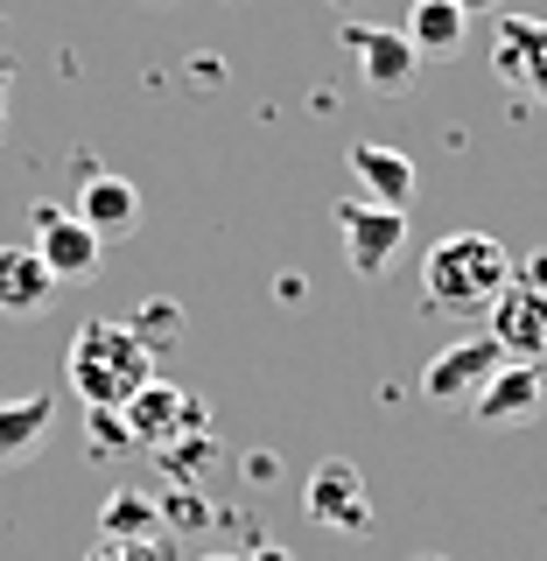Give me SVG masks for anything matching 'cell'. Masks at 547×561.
<instances>
[{
	"label": "cell",
	"mask_w": 547,
	"mask_h": 561,
	"mask_svg": "<svg viewBox=\"0 0 547 561\" xmlns=\"http://www.w3.org/2000/svg\"><path fill=\"white\" fill-rule=\"evenodd\" d=\"M513 288V253L491 232H449L421 253V302L435 316H491Z\"/></svg>",
	"instance_id": "obj_1"
},
{
	"label": "cell",
	"mask_w": 547,
	"mask_h": 561,
	"mask_svg": "<svg viewBox=\"0 0 547 561\" xmlns=\"http://www.w3.org/2000/svg\"><path fill=\"white\" fill-rule=\"evenodd\" d=\"M64 379H70V393H78L84 408H113L119 414L140 386H155V351L134 337V323L92 316V323H78V337L64 351Z\"/></svg>",
	"instance_id": "obj_2"
},
{
	"label": "cell",
	"mask_w": 547,
	"mask_h": 561,
	"mask_svg": "<svg viewBox=\"0 0 547 561\" xmlns=\"http://www.w3.org/2000/svg\"><path fill=\"white\" fill-rule=\"evenodd\" d=\"M499 365H505L499 337H456L421 365V400H429V408H470V400L499 379Z\"/></svg>",
	"instance_id": "obj_3"
},
{
	"label": "cell",
	"mask_w": 547,
	"mask_h": 561,
	"mask_svg": "<svg viewBox=\"0 0 547 561\" xmlns=\"http://www.w3.org/2000/svg\"><path fill=\"white\" fill-rule=\"evenodd\" d=\"M338 239H344L351 274H358V280H379V274L400 260V245H408V210L344 197V204H338Z\"/></svg>",
	"instance_id": "obj_4"
},
{
	"label": "cell",
	"mask_w": 547,
	"mask_h": 561,
	"mask_svg": "<svg viewBox=\"0 0 547 561\" xmlns=\"http://www.w3.org/2000/svg\"><path fill=\"white\" fill-rule=\"evenodd\" d=\"M491 70L513 84L520 99L547 105V14H513L491 22Z\"/></svg>",
	"instance_id": "obj_5"
},
{
	"label": "cell",
	"mask_w": 547,
	"mask_h": 561,
	"mask_svg": "<svg viewBox=\"0 0 547 561\" xmlns=\"http://www.w3.org/2000/svg\"><path fill=\"white\" fill-rule=\"evenodd\" d=\"M303 513L316 526H330V534H365V526H373V491H365V470L351 463V456L316 463L309 484H303Z\"/></svg>",
	"instance_id": "obj_6"
},
{
	"label": "cell",
	"mask_w": 547,
	"mask_h": 561,
	"mask_svg": "<svg viewBox=\"0 0 547 561\" xmlns=\"http://www.w3.org/2000/svg\"><path fill=\"white\" fill-rule=\"evenodd\" d=\"M29 225H35L29 245H35V260L49 267V280H57V288H64V280H92V267L105 260V245L84 232L78 210H70V204H35Z\"/></svg>",
	"instance_id": "obj_7"
},
{
	"label": "cell",
	"mask_w": 547,
	"mask_h": 561,
	"mask_svg": "<svg viewBox=\"0 0 547 561\" xmlns=\"http://www.w3.org/2000/svg\"><path fill=\"white\" fill-rule=\"evenodd\" d=\"M485 337H499V351L513 365H547V288L513 274V288L491 302V330Z\"/></svg>",
	"instance_id": "obj_8"
},
{
	"label": "cell",
	"mask_w": 547,
	"mask_h": 561,
	"mask_svg": "<svg viewBox=\"0 0 547 561\" xmlns=\"http://www.w3.org/2000/svg\"><path fill=\"white\" fill-rule=\"evenodd\" d=\"M119 414H127V428H134V449H155V456L169 443H183V435H204V408L190 393H175V386H162V379L140 386Z\"/></svg>",
	"instance_id": "obj_9"
},
{
	"label": "cell",
	"mask_w": 547,
	"mask_h": 561,
	"mask_svg": "<svg viewBox=\"0 0 547 561\" xmlns=\"http://www.w3.org/2000/svg\"><path fill=\"white\" fill-rule=\"evenodd\" d=\"M344 49L358 57V70H365V84H373V92H408L414 70H421L408 35H400V28H379V22H344Z\"/></svg>",
	"instance_id": "obj_10"
},
{
	"label": "cell",
	"mask_w": 547,
	"mask_h": 561,
	"mask_svg": "<svg viewBox=\"0 0 547 561\" xmlns=\"http://www.w3.org/2000/svg\"><path fill=\"white\" fill-rule=\"evenodd\" d=\"M70 210L84 218V232H92L99 245H119V239L140 232V190L127 183V175H113V169L84 175V190H78V204H70Z\"/></svg>",
	"instance_id": "obj_11"
},
{
	"label": "cell",
	"mask_w": 547,
	"mask_h": 561,
	"mask_svg": "<svg viewBox=\"0 0 547 561\" xmlns=\"http://www.w3.org/2000/svg\"><path fill=\"white\" fill-rule=\"evenodd\" d=\"M540 408H547V373H540V365H513V358H505L499 379L470 400V414H478L485 428H520V421H540Z\"/></svg>",
	"instance_id": "obj_12"
},
{
	"label": "cell",
	"mask_w": 547,
	"mask_h": 561,
	"mask_svg": "<svg viewBox=\"0 0 547 561\" xmlns=\"http://www.w3.org/2000/svg\"><path fill=\"white\" fill-rule=\"evenodd\" d=\"M57 435V393H22V400H0V470L35 463Z\"/></svg>",
	"instance_id": "obj_13"
},
{
	"label": "cell",
	"mask_w": 547,
	"mask_h": 561,
	"mask_svg": "<svg viewBox=\"0 0 547 561\" xmlns=\"http://www.w3.org/2000/svg\"><path fill=\"white\" fill-rule=\"evenodd\" d=\"M351 175H358L365 204H386V210H408L414 204V162L386 140H358L351 148Z\"/></svg>",
	"instance_id": "obj_14"
},
{
	"label": "cell",
	"mask_w": 547,
	"mask_h": 561,
	"mask_svg": "<svg viewBox=\"0 0 547 561\" xmlns=\"http://www.w3.org/2000/svg\"><path fill=\"white\" fill-rule=\"evenodd\" d=\"M57 280L35 260V245H0V316H43Z\"/></svg>",
	"instance_id": "obj_15"
},
{
	"label": "cell",
	"mask_w": 547,
	"mask_h": 561,
	"mask_svg": "<svg viewBox=\"0 0 547 561\" xmlns=\"http://www.w3.org/2000/svg\"><path fill=\"white\" fill-rule=\"evenodd\" d=\"M400 35L414 43V57H456V49H464V35H470V14L456 8V0H414Z\"/></svg>",
	"instance_id": "obj_16"
},
{
	"label": "cell",
	"mask_w": 547,
	"mask_h": 561,
	"mask_svg": "<svg viewBox=\"0 0 547 561\" xmlns=\"http://www.w3.org/2000/svg\"><path fill=\"white\" fill-rule=\"evenodd\" d=\"M99 540H162V505L148 491H113L99 513Z\"/></svg>",
	"instance_id": "obj_17"
},
{
	"label": "cell",
	"mask_w": 547,
	"mask_h": 561,
	"mask_svg": "<svg viewBox=\"0 0 547 561\" xmlns=\"http://www.w3.org/2000/svg\"><path fill=\"white\" fill-rule=\"evenodd\" d=\"M134 337L155 351V358H162V351H175L183 344V302H148L134 316Z\"/></svg>",
	"instance_id": "obj_18"
},
{
	"label": "cell",
	"mask_w": 547,
	"mask_h": 561,
	"mask_svg": "<svg viewBox=\"0 0 547 561\" xmlns=\"http://www.w3.org/2000/svg\"><path fill=\"white\" fill-rule=\"evenodd\" d=\"M84 443H92V456H134V428H127V414H113V408H84Z\"/></svg>",
	"instance_id": "obj_19"
},
{
	"label": "cell",
	"mask_w": 547,
	"mask_h": 561,
	"mask_svg": "<svg viewBox=\"0 0 547 561\" xmlns=\"http://www.w3.org/2000/svg\"><path fill=\"white\" fill-rule=\"evenodd\" d=\"M84 561H169V534L162 540H99Z\"/></svg>",
	"instance_id": "obj_20"
},
{
	"label": "cell",
	"mask_w": 547,
	"mask_h": 561,
	"mask_svg": "<svg viewBox=\"0 0 547 561\" xmlns=\"http://www.w3.org/2000/svg\"><path fill=\"white\" fill-rule=\"evenodd\" d=\"M8 92H14V57H0V134H8Z\"/></svg>",
	"instance_id": "obj_21"
},
{
	"label": "cell",
	"mask_w": 547,
	"mask_h": 561,
	"mask_svg": "<svg viewBox=\"0 0 547 561\" xmlns=\"http://www.w3.org/2000/svg\"><path fill=\"white\" fill-rule=\"evenodd\" d=\"M520 280H534V288H547V253H534V260H526V267H513Z\"/></svg>",
	"instance_id": "obj_22"
},
{
	"label": "cell",
	"mask_w": 547,
	"mask_h": 561,
	"mask_svg": "<svg viewBox=\"0 0 547 561\" xmlns=\"http://www.w3.org/2000/svg\"><path fill=\"white\" fill-rule=\"evenodd\" d=\"M246 561H295V554H288V548H253Z\"/></svg>",
	"instance_id": "obj_23"
},
{
	"label": "cell",
	"mask_w": 547,
	"mask_h": 561,
	"mask_svg": "<svg viewBox=\"0 0 547 561\" xmlns=\"http://www.w3.org/2000/svg\"><path fill=\"white\" fill-rule=\"evenodd\" d=\"M456 8H464V14H485V8H499V0H456Z\"/></svg>",
	"instance_id": "obj_24"
},
{
	"label": "cell",
	"mask_w": 547,
	"mask_h": 561,
	"mask_svg": "<svg viewBox=\"0 0 547 561\" xmlns=\"http://www.w3.org/2000/svg\"><path fill=\"white\" fill-rule=\"evenodd\" d=\"M204 561H246V554H204Z\"/></svg>",
	"instance_id": "obj_25"
},
{
	"label": "cell",
	"mask_w": 547,
	"mask_h": 561,
	"mask_svg": "<svg viewBox=\"0 0 547 561\" xmlns=\"http://www.w3.org/2000/svg\"><path fill=\"white\" fill-rule=\"evenodd\" d=\"M414 561H449V554H414Z\"/></svg>",
	"instance_id": "obj_26"
}]
</instances>
